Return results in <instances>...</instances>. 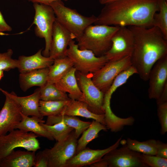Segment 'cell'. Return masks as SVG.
<instances>
[{
  "instance_id": "33",
  "label": "cell",
  "mask_w": 167,
  "mask_h": 167,
  "mask_svg": "<svg viewBox=\"0 0 167 167\" xmlns=\"http://www.w3.org/2000/svg\"><path fill=\"white\" fill-rule=\"evenodd\" d=\"M13 54V51L10 49L5 52L0 53V71H8L17 68L18 61L12 58Z\"/></svg>"
},
{
  "instance_id": "28",
  "label": "cell",
  "mask_w": 167,
  "mask_h": 167,
  "mask_svg": "<svg viewBox=\"0 0 167 167\" xmlns=\"http://www.w3.org/2000/svg\"><path fill=\"white\" fill-rule=\"evenodd\" d=\"M70 100L66 101L40 100L39 108L40 113L43 117L60 114L69 103Z\"/></svg>"
},
{
  "instance_id": "5",
  "label": "cell",
  "mask_w": 167,
  "mask_h": 167,
  "mask_svg": "<svg viewBox=\"0 0 167 167\" xmlns=\"http://www.w3.org/2000/svg\"><path fill=\"white\" fill-rule=\"evenodd\" d=\"M66 56L73 62L76 71L85 74H92L109 61L105 55L97 56L91 50L80 49L75 41L70 43Z\"/></svg>"
},
{
  "instance_id": "36",
  "label": "cell",
  "mask_w": 167,
  "mask_h": 167,
  "mask_svg": "<svg viewBox=\"0 0 167 167\" xmlns=\"http://www.w3.org/2000/svg\"><path fill=\"white\" fill-rule=\"evenodd\" d=\"M34 167H48V159L43 151H40L35 154L34 161Z\"/></svg>"
},
{
  "instance_id": "27",
  "label": "cell",
  "mask_w": 167,
  "mask_h": 167,
  "mask_svg": "<svg viewBox=\"0 0 167 167\" xmlns=\"http://www.w3.org/2000/svg\"><path fill=\"white\" fill-rule=\"evenodd\" d=\"M158 140L154 139L140 142L128 138L126 145L130 149L139 153L149 155H156Z\"/></svg>"
},
{
  "instance_id": "23",
  "label": "cell",
  "mask_w": 167,
  "mask_h": 167,
  "mask_svg": "<svg viewBox=\"0 0 167 167\" xmlns=\"http://www.w3.org/2000/svg\"><path fill=\"white\" fill-rule=\"evenodd\" d=\"M61 113L92 119L106 126L104 114L98 115L92 113L88 109L84 102L79 101L71 99Z\"/></svg>"
},
{
  "instance_id": "43",
  "label": "cell",
  "mask_w": 167,
  "mask_h": 167,
  "mask_svg": "<svg viewBox=\"0 0 167 167\" xmlns=\"http://www.w3.org/2000/svg\"><path fill=\"white\" fill-rule=\"evenodd\" d=\"M4 71H0V80L2 79V77L4 76Z\"/></svg>"
},
{
  "instance_id": "44",
  "label": "cell",
  "mask_w": 167,
  "mask_h": 167,
  "mask_svg": "<svg viewBox=\"0 0 167 167\" xmlns=\"http://www.w3.org/2000/svg\"><path fill=\"white\" fill-rule=\"evenodd\" d=\"M166 0L167 1V0Z\"/></svg>"
},
{
  "instance_id": "26",
  "label": "cell",
  "mask_w": 167,
  "mask_h": 167,
  "mask_svg": "<svg viewBox=\"0 0 167 167\" xmlns=\"http://www.w3.org/2000/svg\"><path fill=\"white\" fill-rule=\"evenodd\" d=\"M106 126L99 122L93 120L89 126L82 133L77 141L76 154L84 149L91 141L98 137V133L102 130L106 131Z\"/></svg>"
},
{
  "instance_id": "15",
  "label": "cell",
  "mask_w": 167,
  "mask_h": 167,
  "mask_svg": "<svg viewBox=\"0 0 167 167\" xmlns=\"http://www.w3.org/2000/svg\"><path fill=\"white\" fill-rule=\"evenodd\" d=\"M75 36L56 19L54 24L49 57L54 60L66 57L70 42Z\"/></svg>"
},
{
  "instance_id": "19",
  "label": "cell",
  "mask_w": 167,
  "mask_h": 167,
  "mask_svg": "<svg viewBox=\"0 0 167 167\" xmlns=\"http://www.w3.org/2000/svg\"><path fill=\"white\" fill-rule=\"evenodd\" d=\"M76 71L73 67L55 84L59 89L68 93V96L71 99L81 101L82 93L77 82Z\"/></svg>"
},
{
  "instance_id": "41",
  "label": "cell",
  "mask_w": 167,
  "mask_h": 167,
  "mask_svg": "<svg viewBox=\"0 0 167 167\" xmlns=\"http://www.w3.org/2000/svg\"><path fill=\"white\" fill-rule=\"evenodd\" d=\"M33 3H37L46 5H49L53 2L57 1H67L68 0H28Z\"/></svg>"
},
{
  "instance_id": "8",
  "label": "cell",
  "mask_w": 167,
  "mask_h": 167,
  "mask_svg": "<svg viewBox=\"0 0 167 167\" xmlns=\"http://www.w3.org/2000/svg\"><path fill=\"white\" fill-rule=\"evenodd\" d=\"M92 74H85L76 71V76L82 93V101L86 105L92 113L98 115L104 114L105 94L93 83Z\"/></svg>"
},
{
  "instance_id": "14",
  "label": "cell",
  "mask_w": 167,
  "mask_h": 167,
  "mask_svg": "<svg viewBox=\"0 0 167 167\" xmlns=\"http://www.w3.org/2000/svg\"><path fill=\"white\" fill-rule=\"evenodd\" d=\"M148 80V97L157 100L167 86V55L153 65L149 73Z\"/></svg>"
},
{
  "instance_id": "17",
  "label": "cell",
  "mask_w": 167,
  "mask_h": 167,
  "mask_svg": "<svg viewBox=\"0 0 167 167\" xmlns=\"http://www.w3.org/2000/svg\"><path fill=\"white\" fill-rule=\"evenodd\" d=\"M42 49H40L34 54L30 56L22 55L18 59L17 68L20 73L49 67L53 63L54 60L49 57L43 56Z\"/></svg>"
},
{
  "instance_id": "6",
  "label": "cell",
  "mask_w": 167,
  "mask_h": 167,
  "mask_svg": "<svg viewBox=\"0 0 167 167\" xmlns=\"http://www.w3.org/2000/svg\"><path fill=\"white\" fill-rule=\"evenodd\" d=\"M33 6L35 11L33 21L35 25V33L37 36L44 39L45 47L42 55L48 57L56 16L49 5L33 3Z\"/></svg>"
},
{
  "instance_id": "25",
  "label": "cell",
  "mask_w": 167,
  "mask_h": 167,
  "mask_svg": "<svg viewBox=\"0 0 167 167\" xmlns=\"http://www.w3.org/2000/svg\"><path fill=\"white\" fill-rule=\"evenodd\" d=\"M73 67L72 62L66 56L54 60L49 67L47 82L55 83Z\"/></svg>"
},
{
  "instance_id": "18",
  "label": "cell",
  "mask_w": 167,
  "mask_h": 167,
  "mask_svg": "<svg viewBox=\"0 0 167 167\" xmlns=\"http://www.w3.org/2000/svg\"><path fill=\"white\" fill-rule=\"evenodd\" d=\"M40 90L39 87L36 89L32 94L23 97L18 96L13 92L9 93L6 91V92L20 105L22 114L28 116H36L42 119L43 117L41 115L39 109L40 100Z\"/></svg>"
},
{
  "instance_id": "35",
  "label": "cell",
  "mask_w": 167,
  "mask_h": 167,
  "mask_svg": "<svg viewBox=\"0 0 167 167\" xmlns=\"http://www.w3.org/2000/svg\"><path fill=\"white\" fill-rule=\"evenodd\" d=\"M157 105V115L161 124V133L164 135L167 132V101Z\"/></svg>"
},
{
  "instance_id": "12",
  "label": "cell",
  "mask_w": 167,
  "mask_h": 167,
  "mask_svg": "<svg viewBox=\"0 0 167 167\" xmlns=\"http://www.w3.org/2000/svg\"><path fill=\"white\" fill-rule=\"evenodd\" d=\"M0 91L5 96L4 105L0 111V135L15 129L21 121L22 116L19 104L9 96L6 91L0 88Z\"/></svg>"
},
{
  "instance_id": "1",
  "label": "cell",
  "mask_w": 167,
  "mask_h": 167,
  "mask_svg": "<svg viewBox=\"0 0 167 167\" xmlns=\"http://www.w3.org/2000/svg\"><path fill=\"white\" fill-rule=\"evenodd\" d=\"M159 0H118L104 5L95 24L117 26H153Z\"/></svg>"
},
{
  "instance_id": "30",
  "label": "cell",
  "mask_w": 167,
  "mask_h": 167,
  "mask_svg": "<svg viewBox=\"0 0 167 167\" xmlns=\"http://www.w3.org/2000/svg\"><path fill=\"white\" fill-rule=\"evenodd\" d=\"M40 100L43 101H66L70 99L67 94L60 89L54 83L47 82L40 87Z\"/></svg>"
},
{
  "instance_id": "42",
  "label": "cell",
  "mask_w": 167,
  "mask_h": 167,
  "mask_svg": "<svg viewBox=\"0 0 167 167\" xmlns=\"http://www.w3.org/2000/svg\"><path fill=\"white\" fill-rule=\"evenodd\" d=\"M118 0H99V1L102 5H105L107 3Z\"/></svg>"
},
{
  "instance_id": "40",
  "label": "cell",
  "mask_w": 167,
  "mask_h": 167,
  "mask_svg": "<svg viewBox=\"0 0 167 167\" xmlns=\"http://www.w3.org/2000/svg\"><path fill=\"white\" fill-rule=\"evenodd\" d=\"M89 166L91 167H108L107 163L103 158Z\"/></svg>"
},
{
  "instance_id": "20",
  "label": "cell",
  "mask_w": 167,
  "mask_h": 167,
  "mask_svg": "<svg viewBox=\"0 0 167 167\" xmlns=\"http://www.w3.org/2000/svg\"><path fill=\"white\" fill-rule=\"evenodd\" d=\"M35 152L14 150L1 161L0 167L33 166Z\"/></svg>"
},
{
  "instance_id": "39",
  "label": "cell",
  "mask_w": 167,
  "mask_h": 167,
  "mask_svg": "<svg viewBox=\"0 0 167 167\" xmlns=\"http://www.w3.org/2000/svg\"><path fill=\"white\" fill-rule=\"evenodd\" d=\"M156 101L157 105L167 101V86L165 88L160 97Z\"/></svg>"
},
{
  "instance_id": "4",
  "label": "cell",
  "mask_w": 167,
  "mask_h": 167,
  "mask_svg": "<svg viewBox=\"0 0 167 167\" xmlns=\"http://www.w3.org/2000/svg\"><path fill=\"white\" fill-rule=\"evenodd\" d=\"M49 5L54 11L56 19L74 35L76 39L82 35L88 26L94 24L97 20V16L94 15L86 16L76 10L66 7L62 1L53 2Z\"/></svg>"
},
{
  "instance_id": "38",
  "label": "cell",
  "mask_w": 167,
  "mask_h": 167,
  "mask_svg": "<svg viewBox=\"0 0 167 167\" xmlns=\"http://www.w3.org/2000/svg\"><path fill=\"white\" fill-rule=\"evenodd\" d=\"M12 28L6 22L0 11V35L5 32H11Z\"/></svg>"
},
{
  "instance_id": "9",
  "label": "cell",
  "mask_w": 167,
  "mask_h": 167,
  "mask_svg": "<svg viewBox=\"0 0 167 167\" xmlns=\"http://www.w3.org/2000/svg\"><path fill=\"white\" fill-rule=\"evenodd\" d=\"M132 65L131 57L130 56L118 60L109 61L92 75V80L96 86L105 94L115 78Z\"/></svg>"
},
{
  "instance_id": "11",
  "label": "cell",
  "mask_w": 167,
  "mask_h": 167,
  "mask_svg": "<svg viewBox=\"0 0 167 167\" xmlns=\"http://www.w3.org/2000/svg\"><path fill=\"white\" fill-rule=\"evenodd\" d=\"M112 44L105 54L109 61H117L131 57L134 48L132 32L127 27H119L113 35Z\"/></svg>"
},
{
  "instance_id": "32",
  "label": "cell",
  "mask_w": 167,
  "mask_h": 167,
  "mask_svg": "<svg viewBox=\"0 0 167 167\" xmlns=\"http://www.w3.org/2000/svg\"><path fill=\"white\" fill-rule=\"evenodd\" d=\"M153 26L157 27L167 39V1L159 0V10L154 14Z\"/></svg>"
},
{
  "instance_id": "7",
  "label": "cell",
  "mask_w": 167,
  "mask_h": 167,
  "mask_svg": "<svg viewBox=\"0 0 167 167\" xmlns=\"http://www.w3.org/2000/svg\"><path fill=\"white\" fill-rule=\"evenodd\" d=\"M38 136L34 133L15 129L9 134L0 135V162L15 148H22L36 152L40 149Z\"/></svg>"
},
{
  "instance_id": "16",
  "label": "cell",
  "mask_w": 167,
  "mask_h": 167,
  "mask_svg": "<svg viewBox=\"0 0 167 167\" xmlns=\"http://www.w3.org/2000/svg\"><path fill=\"white\" fill-rule=\"evenodd\" d=\"M122 136L113 145L104 149L93 150L86 148L76 154L66 163L65 167H81L99 161L108 152L119 146Z\"/></svg>"
},
{
  "instance_id": "3",
  "label": "cell",
  "mask_w": 167,
  "mask_h": 167,
  "mask_svg": "<svg viewBox=\"0 0 167 167\" xmlns=\"http://www.w3.org/2000/svg\"><path fill=\"white\" fill-rule=\"evenodd\" d=\"M119 26L91 25L77 38V45L81 49L92 51L97 56L105 55L110 49L112 38Z\"/></svg>"
},
{
  "instance_id": "34",
  "label": "cell",
  "mask_w": 167,
  "mask_h": 167,
  "mask_svg": "<svg viewBox=\"0 0 167 167\" xmlns=\"http://www.w3.org/2000/svg\"><path fill=\"white\" fill-rule=\"evenodd\" d=\"M140 159L146 167H167V159L156 155L141 153Z\"/></svg>"
},
{
  "instance_id": "31",
  "label": "cell",
  "mask_w": 167,
  "mask_h": 167,
  "mask_svg": "<svg viewBox=\"0 0 167 167\" xmlns=\"http://www.w3.org/2000/svg\"><path fill=\"white\" fill-rule=\"evenodd\" d=\"M44 128L51 134L57 142H61L66 139L72 131L73 128L68 126L62 122H60L52 125L40 123Z\"/></svg>"
},
{
  "instance_id": "22",
  "label": "cell",
  "mask_w": 167,
  "mask_h": 167,
  "mask_svg": "<svg viewBox=\"0 0 167 167\" xmlns=\"http://www.w3.org/2000/svg\"><path fill=\"white\" fill-rule=\"evenodd\" d=\"M22 119L15 126V129H19L27 132H32L38 136L46 138L51 141L54 140L50 133L40 123L45 121L36 116L29 117L22 113Z\"/></svg>"
},
{
  "instance_id": "29",
  "label": "cell",
  "mask_w": 167,
  "mask_h": 167,
  "mask_svg": "<svg viewBox=\"0 0 167 167\" xmlns=\"http://www.w3.org/2000/svg\"><path fill=\"white\" fill-rule=\"evenodd\" d=\"M137 74L136 70L132 65L129 68L118 75L114 79L110 87L105 93L104 105H110V99L113 93L118 88L126 83L131 76Z\"/></svg>"
},
{
  "instance_id": "24",
  "label": "cell",
  "mask_w": 167,
  "mask_h": 167,
  "mask_svg": "<svg viewBox=\"0 0 167 167\" xmlns=\"http://www.w3.org/2000/svg\"><path fill=\"white\" fill-rule=\"evenodd\" d=\"M60 122H62L75 130V134L78 139L83 132L90 125L91 122H85L80 120L76 116L63 114L61 113L47 117L45 124L52 125Z\"/></svg>"
},
{
  "instance_id": "21",
  "label": "cell",
  "mask_w": 167,
  "mask_h": 167,
  "mask_svg": "<svg viewBox=\"0 0 167 167\" xmlns=\"http://www.w3.org/2000/svg\"><path fill=\"white\" fill-rule=\"evenodd\" d=\"M49 70L48 67L20 73L19 82L21 89L25 92L33 86H44L47 82Z\"/></svg>"
},
{
  "instance_id": "37",
  "label": "cell",
  "mask_w": 167,
  "mask_h": 167,
  "mask_svg": "<svg viewBox=\"0 0 167 167\" xmlns=\"http://www.w3.org/2000/svg\"><path fill=\"white\" fill-rule=\"evenodd\" d=\"M156 156L167 159V144L158 140Z\"/></svg>"
},
{
  "instance_id": "13",
  "label": "cell",
  "mask_w": 167,
  "mask_h": 167,
  "mask_svg": "<svg viewBox=\"0 0 167 167\" xmlns=\"http://www.w3.org/2000/svg\"><path fill=\"white\" fill-rule=\"evenodd\" d=\"M106 153L103 158L108 167H146L140 159L141 153L129 149L124 144Z\"/></svg>"
},
{
  "instance_id": "2",
  "label": "cell",
  "mask_w": 167,
  "mask_h": 167,
  "mask_svg": "<svg viewBox=\"0 0 167 167\" xmlns=\"http://www.w3.org/2000/svg\"><path fill=\"white\" fill-rule=\"evenodd\" d=\"M128 27L132 31L134 40L131 56L132 66L140 78L147 81L154 64L167 55V39L154 26Z\"/></svg>"
},
{
  "instance_id": "10",
  "label": "cell",
  "mask_w": 167,
  "mask_h": 167,
  "mask_svg": "<svg viewBox=\"0 0 167 167\" xmlns=\"http://www.w3.org/2000/svg\"><path fill=\"white\" fill-rule=\"evenodd\" d=\"M77 141L74 130L65 140L57 142L52 148L43 150L48 158V167H65L76 154Z\"/></svg>"
}]
</instances>
